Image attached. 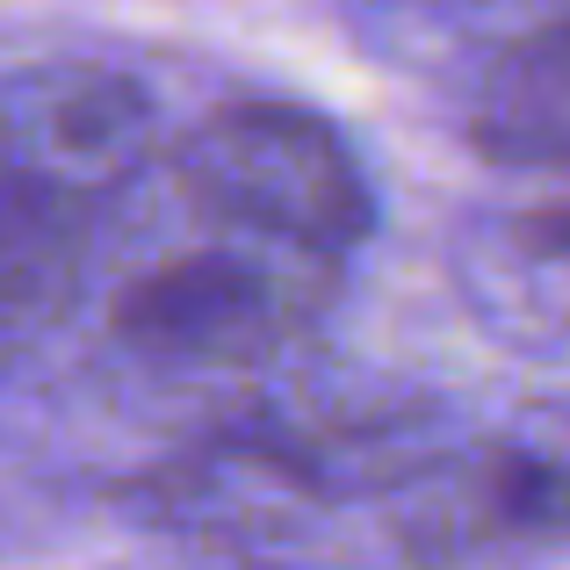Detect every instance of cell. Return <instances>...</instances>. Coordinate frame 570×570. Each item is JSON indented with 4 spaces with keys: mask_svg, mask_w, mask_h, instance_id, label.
Masks as SVG:
<instances>
[{
    "mask_svg": "<svg viewBox=\"0 0 570 570\" xmlns=\"http://www.w3.org/2000/svg\"><path fill=\"white\" fill-rule=\"evenodd\" d=\"M455 296L491 340L528 354L570 347V181L484 203L455 238Z\"/></svg>",
    "mask_w": 570,
    "mask_h": 570,
    "instance_id": "cell-5",
    "label": "cell"
},
{
    "mask_svg": "<svg viewBox=\"0 0 570 570\" xmlns=\"http://www.w3.org/2000/svg\"><path fill=\"white\" fill-rule=\"evenodd\" d=\"M570 534V397L476 441H448L390 491V542L412 563H476Z\"/></svg>",
    "mask_w": 570,
    "mask_h": 570,
    "instance_id": "cell-4",
    "label": "cell"
},
{
    "mask_svg": "<svg viewBox=\"0 0 570 570\" xmlns=\"http://www.w3.org/2000/svg\"><path fill=\"white\" fill-rule=\"evenodd\" d=\"M470 138L499 167L570 181V8L528 22L476 80Z\"/></svg>",
    "mask_w": 570,
    "mask_h": 570,
    "instance_id": "cell-7",
    "label": "cell"
},
{
    "mask_svg": "<svg viewBox=\"0 0 570 570\" xmlns=\"http://www.w3.org/2000/svg\"><path fill=\"white\" fill-rule=\"evenodd\" d=\"M340 282L347 261L195 209L174 188L167 217L153 224H124L116 209L95 261V289H109V340L167 376H238L275 362L333 311Z\"/></svg>",
    "mask_w": 570,
    "mask_h": 570,
    "instance_id": "cell-1",
    "label": "cell"
},
{
    "mask_svg": "<svg viewBox=\"0 0 570 570\" xmlns=\"http://www.w3.org/2000/svg\"><path fill=\"white\" fill-rule=\"evenodd\" d=\"M109 224L116 217H87L0 174V376H14L58 325L80 318Z\"/></svg>",
    "mask_w": 570,
    "mask_h": 570,
    "instance_id": "cell-6",
    "label": "cell"
},
{
    "mask_svg": "<svg viewBox=\"0 0 570 570\" xmlns=\"http://www.w3.org/2000/svg\"><path fill=\"white\" fill-rule=\"evenodd\" d=\"M159 181L195 209L296 238L333 261H354V246L376 232V188L354 145L304 101L253 95L203 109L195 124L167 130Z\"/></svg>",
    "mask_w": 570,
    "mask_h": 570,
    "instance_id": "cell-3",
    "label": "cell"
},
{
    "mask_svg": "<svg viewBox=\"0 0 570 570\" xmlns=\"http://www.w3.org/2000/svg\"><path fill=\"white\" fill-rule=\"evenodd\" d=\"M433 455L426 426L390 404L362 412H261L159 470V513L217 542H267L340 499H390Z\"/></svg>",
    "mask_w": 570,
    "mask_h": 570,
    "instance_id": "cell-2",
    "label": "cell"
}]
</instances>
